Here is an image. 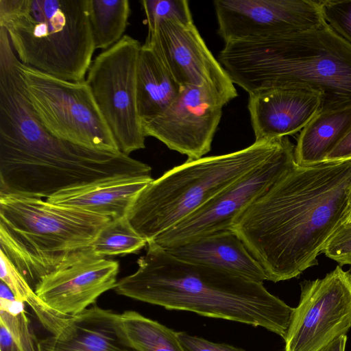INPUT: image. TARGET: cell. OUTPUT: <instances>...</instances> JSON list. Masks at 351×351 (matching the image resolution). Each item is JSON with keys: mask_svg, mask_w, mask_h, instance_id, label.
<instances>
[{"mask_svg": "<svg viewBox=\"0 0 351 351\" xmlns=\"http://www.w3.org/2000/svg\"><path fill=\"white\" fill-rule=\"evenodd\" d=\"M351 194V158L295 164L236 219L232 230L267 280L299 276L318 264L341 224Z\"/></svg>", "mask_w": 351, "mask_h": 351, "instance_id": "1", "label": "cell"}, {"mask_svg": "<svg viewBox=\"0 0 351 351\" xmlns=\"http://www.w3.org/2000/svg\"><path fill=\"white\" fill-rule=\"evenodd\" d=\"M147 245L137 270L117 281V294L168 310L262 327L285 339L294 308L263 283L182 261L152 243Z\"/></svg>", "mask_w": 351, "mask_h": 351, "instance_id": "2", "label": "cell"}, {"mask_svg": "<svg viewBox=\"0 0 351 351\" xmlns=\"http://www.w3.org/2000/svg\"><path fill=\"white\" fill-rule=\"evenodd\" d=\"M218 60L248 94L303 88L321 93V110L351 104V45L325 21L269 40L226 43Z\"/></svg>", "mask_w": 351, "mask_h": 351, "instance_id": "3", "label": "cell"}, {"mask_svg": "<svg viewBox=\"0 0 351 351\" xmlns=\"http://www.w3.org/2000/svg\"><path fill=\"white\" fill-rule=\"evenodd\" d=\"M111 219L42 198L0 194V247L35 291L71 254L90 247Z\"/></svg>", "mask_w": 351, "mask_h": 351, "instance_id": "4", "label": "cell"}, {"mask_svg": "<svg viewBox=\"0 0 351 351\" xmlns=\"http://www.w3.org/2000/svg\"><path fill=\"white\" fill-rule=\"evenodd\" d=\"M0 27L23 64L85 81L95 50L88 0H0Z\"/></svg>", "mask_w": 351, "mask_h": 351, "instance_id": "5", "label": "cell"}, {"mask_svg": "<svg viewBox=\"0 0 351 351\" xmlns=\"http://www.w3.org/2000/svg\"><path fill=\"white\" fill-rule=\"evenodd\" d=\"M286 138L254 141L226 154L187 159L141 191L128 215L130 222L147 243L152 241L269 158Z\"/></svg>", "mask_w": 351, "mask_h": 351, "instance_id": "6", "label": "cell"}, {"mask_svg": "<svg viewBox=\"0 0 351 351\" xmlns=\"http://www.w3.org/2000/svg\"><path fill=\"white\" fill-rule=\"evenodd\" d=\"M147 164L119 153L93 150L53 136L0 152V194L48 198L65 189L121 178H152Z\"/></svg>", "mask_w": 351, "mask_h": 351, "instance_id": "7", "label": "cell"}, {"mask_svg": "<svg viewBox=\"0 0 351 351\" xmlns=\"http://www.w3.org/2000/svg\"><path fill=\"white\" fill-rule=\"evenodd\" d=\"M18 69L36 114L53 136L93 150L121 152L86 80H64L19 60Z\"/></svg>", "mask_w": 351, "mask_h": 351, "instance_id": "8", "label": "cell"}, {"mask_svg": "<svg viewBox=\"0 0 351 351\" xmlns=\"http://www.w3.org/2000/svg\"><path fill=\"white\" fill-rule=\"evenodd\" d=\"M141 45L135 38L123 35L95 58L86 80L120 152L128 156L145 147L136 99Z\"/></svg>", "mask_w": 351, "mask_h": 351, "instance_id": "9", "label": "cell"}, {"mask_svg": "<svg viewBox=\"0 0 351 351\" xmlns=\"http://www.w3.org/2000/svg\"><path fill=\"white\" fill-rule=\"evenodd\" d=\"M294 147L287 137L269 158L149 243L167 250L213 233L232 230L237 217L295 164Z\"/></svg>", "mask_w": 351, "mask_h": 351, "instance_id": "10", "label": "cell"}, {"mask_svg": "<svg viewBox=\"0 0 351 351\" xmlns=\"http://www.w3.org/2000/svg\"><path fill=\"white\" fill-rule=\"evenodd\" d=\"M300 287L285 351H321L351 328V273L338 265L323 278L304 280Z\"/></svg>", "mask_w": 351, "mask_h": 351, "instance_id": "11", "label": "cell"}, {"mask_svg": "<svg viewBox=\"0 0 351 351\" xmlns=\"http://www.w3.org/2000/svg\"><path fill=\"white\" fill-rule=\"evenodd\" d=\"M219 35L225 43L269 40L320 26L317 1L216 0Z\"/></svg>", "mask_w": 351, "mask_h": 351, "instance_id": "12", "label": "cell"}, {"mask_svg": "<svg viewBox=\"0 0 351 351\" xmlns=\"http://www.w3.org/2000/svg\"><path fill=\"white\" fill-rule=\"evenodd\" d=\"M145 43L182 86L206 87L226 104L237 97L234 83L208 48L194 23L162 20L148 32Z\"/></svg>", "mask_w": 351, "mask_h": 351, "instance_id": "13", "label": "cell"}, {"mask_svg": "<svg viewBox=\"0 0 351 351\" xmlns=\"http://www.w3.org/2000/svg\"><path fill=\"white\" fill-rule=\"evenodd\" d=\"M224 105L206 87L183 86L162 114L142 123L144 134L157 138L188 159L201 158L211 149Z\"/></svg>", "mask_w": 351, "mask_h": 351, "instance_id": "14", "label": "cell"}, {"mask_svg": "<svg viewBox=\"0 0 351 351\" xmlns=\"http://www.w3.org/2000/svg\"><path fill=\"white\" fill-rule=\"evenodd\" d=\"M119 269L117 261L98 256L88 247L71 254L44 276L35 292L54 312L75 316L102 293L114 289Z\"/></svg>", "mask_w": 351, "mask_h": 351, "instance_id": "15", "label": "cell"}, {"mask_svg": "<svg viewBox=\"0 0 351 351\" xmlns=\"http://www.w3.org/2000/svg\"><path fill=\"white\" fill-rule=\"evenodd\" d=\"M322 106L321 93L308 88H274L249 94L247 108L255 141L285 137L302 130Z\"/></svg>", "mask_w": 351, "mask_h": 351, "instance_id": "16", "label": "cell"}, {"mask_svg": "<svg viewBox=\"0 0 351 351\" xmlns=\"http://www.w3.org/2000/svg\"><path fill=\"white\" fill-rule=\"evenodd\" d=\"M40 351H136L121 324L120 314L97 306L68 317L54 334L40 340Z\"/></svg>", "mask_w": 351, "mask_h": 351, "instance_id": "17", "label": "cell"}, {"mask_svg": "<svg viewBox=\"0 0 351 351\" xmlns=\"http://www.w3.org/2000/svg\"><path fill=\"white\" fill-rule=\"evenodd\" d=\"M166 250L186 262L225 270L257 282L267 280L261 265L232 230L213 233Z\"/></svg>", "mask_w": 351, "mask_h": 351, "instance_id": "18", "label": "cell"}, {"mask_svg": "<svg viewBox=\"0 0 351 351\" xmlns=\"http://www.w3.org/2000/svg\"><path fill=\"white\" fill-rule=\"evenodd\" d=\"M152 178H121L62 190L46 199L111 219L128 217L141 191Z\"/></svg>", "mask_w": 351, "mask_h": 351, "instance_id": "19", "label": "cell"}, {"mask_svg": "<svg viewBox=\"0 0 351 351\" xmlns=\"http://www.w3.org/2000/svg\"><path fill=\"white\" fill-rule=\"evenodd\" d=\"M152 47L141 45L136 69L137 108L141 123L162 114L182 90Z\"/></svg>", "mask_w": 351, "mask_h": 351, "instance_id": "20", "label": "cell"}, {"mask_svg": "<svg viewBox=\"0 0 351 351\" xmlns=\"http://www.w3.org/2000/svg\"><path fill=\"white\" fill-rule=\"evenodd\" d=\"M351 128V104L319 111L301 130L294 160L302 167L324 162Z\"/></svg>", "mask_w": 351, "mask_h": 351, "instance_id": "21", "label": "cell"}, {"mask_svg": "<svg viewBox=\"0 0 351 351\" xmlns=\"http://www.w3.org/2000/svg\"><path fill=\"white\" fill-rule=\"evenodd\" d=\"M88 17L95 49L119 42L128 25V0H88Z\"/></svg>", "mask_w": 351, "mask_h": 351, "instance_id": "22", "label": "cell"}, {"mask_svg": "<svg viewBox=\"0 0 351 351\" xmlns=\"http://www.w3.org/2000/svg\"><path fill=\"white\" fill-rule=\"evenodd\" d=\"M121 324L132 346L136 351H186L178 332L138 312L120 314Z\"/></svg>", "mask_w": 351, "mask_h": 351, "instance_id": "23", "label": "cell"}, {"mask_svg": "<svg viewBox=\"0 0 351 351\" xmlns=\"http://www.w3.org/2000/svg\"><path fill=\"white\" fill-rule=\"evenodd\" d=\"M147 245V241L125 217L106 223L90 247L97 255L105 257L136 253Z\"/></svg>", "mask_w": 351, "mask_h": 351, "instance_id": "24", "label": "cell"}, {"mask_svg": "<svg viewBox=\"0 0 351 351\" xmlns=\"http://www.w3.org/2000/svg\"><path fill=\"white\" fill-rule=\"evenodd\" d=\"M0 278L12 291L16 299L27 303L46 330L53 333L60 326L63 316L49 308L37 295L14 264L0 253Z\"/></svg>", "mask_w": 351, "mask_h": 351, "instance_id": "25", "label": "cell"}, {"mask_svg": "<svg viewBox=\"0 0 351 351\" xmlns=\"http://www.w3.org/2000/svg\"><path fill=\"white\" fill-rule=\"evenodd\" d=\"M0 323L7 328L21 351H40V340L27 316L24 302L16 299L10 288L1 280Z\"/></svg>", "mask_w": 351, "mask_h": 351, "instance_id": "26", "label": "cell"}, {"mask_svg": "<svg viewBox=\"0 0 351 351\" xmlns=\"http://www.w3.org/2000/svg\"><path fill=\"white\" fill-rule=\"evenodd\" d=\"M148 32L153 31L158 22L172 20L184 24L193 23L187 0H143Z\"/></svg>", "mask_w": 351, "mask_h": 351, "instance_id": "27", "label": "cell"}, {"mask_svg": "<svg viewBox=\"0 0 351 351\" xmlns=\"http://www.w3.org/2000/svg\"><path fill=\"white\" fill-rule=\"evenodd\" d=\"M325 22L351 45V0L317 1Z\"/></svg>", "mask_w": 351, "mask_h": 351, "instance_id": "28", "label": "cell"}, {"mask_svg": "<svg viewBox=\"0 0 351 351\" xmlns=\"http://www.w3.org/2000/svg\"><path fill=\"white\" fill-rule=\"evenodd\" d=\"M322 253L341 267L351 265V223L341 224L325 243Z\"/></svg>", "mask_w": 351, "mask_h": 351, "instance_id": "29", "label": "cell"}, {"mask_svg": "<svg viewBox=\"0 0 351 351\" xmlns=\"http://www.w3.org/2000/svg\"><path fill=\"white\" fill-rule=\"evenodd\" d=\"M178 337L186 351H245L228 344L214 343L185 332H178Z\"/></svg>", "mask_w": 351, "mask_h": 351, "instance_id": "30", "label": "cell"}, {"mask_svg": "<svg viewBox=\"0 0 351 351\" xmlns=\"http://www.w3.org/2000/svg\"><path fill=\"white\" fill-rule=\"evenodd\" d=\"M351 158V128L345 137L326 156L325 161L342 160Z\"/></svg>", "mask_w": 351, "mask_h": 351, "instance_id": "31", "label": "cell"}, {"mask_svg": "<svg viewBox=\"0 0 351 351\" xmlns=\"http://www.w3.org/2000/svg\"><path fill=\"white\" fill-rule=\"evenodd\" d=\"M0 351H21L7 328L0 323Z\"/></svg>", "mask_w": 351, "mask_h": 351, "instance_id": "32", "label": "cell"}, {"mask_svg": "<svg viewBox=\"0 0 351 351\" xmlns=\"http://www.w3.org/2000/svg\"><path fill=\"white\" fill-rule=\"evenodd\" d=\"M347 341V335H341L331 342L321 351H345Z\"/></svg>", "mask_w": 351, "mask_h": 351, "instance_id": "33", "label": "cell"}, {"mask_svg": "<svg viewBox=\"0 0 351 351\" xmlns=\"http://www.w3.org/2000/svg\"><path fill=\"white\" fill-rule=\"evenodd\" d=\"M343 223H351V194L350 196L349 203L347 210L343 216L341 224Z\"/></svg>", "mask_w": 351, "mask_h": 351, "instance_id": "34", "label": "cell"}]
</instances>
